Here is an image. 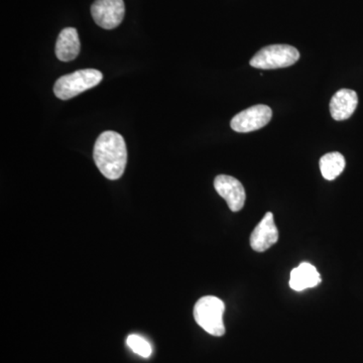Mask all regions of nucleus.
I'll return each mask as SVG.
<instances>
[{
	"label": "nucleus",
	"instance_id": "6",
	"mask_svg": "<svg viewBox=\"0 0 363 363\" xmlns=\"http://www.w3.org/2000/svg\"><path fill=\"white\" fill-rule=\"evenodd\" d=\"M272 109L264 104L255 105L240 112L231 119L230 126L238 133L259 130L271 121Z\"/></svg>",
	"mask_w": 363,
	"mask_h": 363
},
{
	"label": "nucleus",
	"instance_id": "4",
	"mask_svg": "<svg viewBox=\"0 0 363 363\" xmlns=\"http://www.w3.org/2000/svg\"><path fill=\"white\" fill-rule=\"evenodd\" d=\"M300 59V52L289 45H272L262 48L250 60V66L262 70L286 68Z\"/></svg>",
	"mask_w": 363,
	"mask_h": 363
},
{
	"label": "nucleus",
	"instance_id": "13",
	"mask_svg": "<svg viewBox=\"0 0 363 363\" xmlns=\"http://www.w3.org/2000/svg\"><path fill=\"white\" fill-rule=\"evenodd\" d=\"M126 343H128V347L140 357L147 358L152 355V346L142 336L131 334L126 339Z\"/></svg>",
	"mask_w": 363,
	"mask_h": 363
},
{
	"label": "nucleus",
	"instance_id": "3",
	"mask_svg": "<svg viewBox=\"0 0 363 363\" xmlns=\"http://www.w3.org/2000/svg\"><path fill=\"white\" fill-rule=\"evenodd\" d=\"M104 79L101 72L95 69H84L68 75L62 76L56 81L54 93L62 100H68L81 93L95 87Z\"/></svg>",
	"mask_w": 363,
	"mask_h": 363
},
{
	"label": "nucleus",
	"instance_id": "5",
	"mask_svg": "<svg viewBox=\"0 0 363 363\" xmlns=\"http://www.w3.org/2000/svg\"><path fill=\"white\" fill-rule=\"evenodd\" d=\"M93 20L104 30H113L123 23L125 14L123 0H96L91 6Z\"/></svg>",
	"mask_w": 363,
	"mask_h": 363
},
{
	"label": "nucleus",
	"instance_id": "12",
	"mask_svg": "<svg viewBox=\"0 0 363 363\" xmlns=\"http://www.w3.org/2000/svg\"><path fill=\"white\" fill-rule=\"evenodd\" d=\"M319 166L324 179L333 181L342 173L345 169L346 162L340 152H329L320 159Z\"/></svg>",
	"mask_w": 363,
	"mask_h": 363
},
{
	"label": "nucleus",
	"instance_id": "8",
	"mask_svg": "<svg viewBox=\"0 0 363 363\" xmlns=\"http://www.w3.org/2000/svg\"><path fill=\"white\" fill-rule=\"evenodd\" d=\"M279 240V230L274 223V214L267 212L250 235V247L257 252H264L276 245Z\"/></svg>",
	"mask_w": 363,
	"mask_h": 363
},
{
	"label": "nucleus",
	"instance_id": "11",
	"mask_svg": "<svg viewBox=\"0 0 363 363\" xmlns=\"http://www.w3.org/2000/svg\"><path fill=\"white\" fill-rule=\"evenodd\" d=\"M321 283V277L316 267L309 262H303L291 272L290 286L294 291L301 292L306 289L314 288Z\"/></svg>",
	"mask_w": 363,
	"mask_h": 363
},
{
	"label": "nucleus",
	"instance_id": "2",
	"mask_svg": "<svg viewBox=\"0 0 363 363\" xmlns=\"http://www.w3.org/2000/svg\"><path fill=\"white\" fill-rule=\"evenodd\" d=\"M225 305L220 298L206 296L198 300L194 307L196 323L210 335L220 337L225 334L223 315Z\"/></svg>",
	"mask_w": 363,
	"mask_h": 363
},
{
	"label": "nucleus",
	"instance_id": "9",
	"mask_svg": "<svg viewBox=\"0 0 363 363\" xmlns=\"http://www.w3.org/2000/svg\"><path fill=\"white\" fill-rule=\"evenodd\" d=\"M358 104L357 92L350 89H341L334 94L330 101V113L335 121H346L350 118Z\"/></svg>",
	"mask_w": 363,
	"mask_h": 363
},
{
	"label": "nucleus",
	"instance_id": "10",
	"mask_svg": "<svg viewBox=\"0 0 363 363\" xmlns=\"http://www.w3.org/2000/svg\"><path fill=\"white\" fill-rule=\"evenodd\" d=\"M80 47L77 30L74 28H66L59 33L55 52L60 61L70 62L77 58Z\"/></svg>",
	"mask_w": 363,
	"mask_h": 363
},
{
	"label": "nucleus",
	"instance_id": "1",
	"mask_svg": "<svg viewBox=\"0 0 363 363\" xmlns=\"http://www.w3.org/2000/svg\"><path fill=\"white\" fill-rule=\"evenodd\" d=\"M93 157L105 178L118 180L128 162V150L123 136L112 130L102 133L95 143Z\"/></svg>",
	"mask_w": 363,
	"mask_h": 363
},
{
	"label": "nucleus",
	"instance_id": "7",
	"mask_svg": "<svg viewBox=\"0 0 363 363\" xmlns=\"http://www.w3.org/2000/svg\"><path fill=\"white\" fill-rule=\"evenodd\" d=\"M214 188L225 200L231 211H240L245 206L247 195L242 184L238 179L227 175L217 176L214 180Z\"/></svg>",
	"mask_w": 363,
	"mask_h": 363
}]
</instances>
